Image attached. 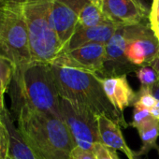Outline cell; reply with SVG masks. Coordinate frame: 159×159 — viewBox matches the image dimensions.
Masks as SVG:
<instances>
[{"mask_svg": "<svg viewBox=\"0 0 159 159\" xmlns=\"http://www.w3.org/2000/svg\"><path fill=\"white\" fill-rule=\"evenodd\" d=\"M10 96L14 115L28 111L62 119L61 98L51 64L32 62L15 67Z\"/></svg>", "mask_w": 159, "mask_h": 159, "instance_id": "obj_1", "label": "cell"}, {"mask_svg": "<svg viewBox=\"0 0 159 159\" xmlns=\"http://www.w3.org/2000/svg\"><path fill=\"white\" fill-rule=\"evenodd\" d=\"M59 96L72 105L97 116H106L127 128L124 113L119 112L108 99L98 75L57 64H51Z\"/></svg>", "mask_w": 159, "mask_h": 159, "instance_id": "obj_2", "label": "cell"}, {"mask_svg": "<svg viewBox=\"0 0 159 159\" xmlns=\"http://www.w3.org/2000/svg\"><path fill=\"white\" fill-rule=\"evenodd\" d=\"M27 0H0V8H6L12 5H22L25 4Z\"/></svg>", "mask_w": 159, "mask_h": 159, "instance_id": "obj_27", "label": "cell"}, {"mask_svg": "<svg viewBox=\"0 0 159 159\" xmlns=\"http://www.w3.org/2000/svg\"><path fill=\"white\" fill-rule=\"evenodd\" d=\"M156 103H157V100L154 98V96L152 94L150 87L140 86L139 92L137 93L136 101H135L134 105L151 110L152 107L155 106Z\"/></svg>", "mask_w": 159, "mask_h": 159, "instance_id": "obj_20", "label": "cell"}, {"mask_svg": "<svg viewBox=\"0 0 159 159\" xmlns=\"http://www.w3.org/2000/svg\"><path fill=\"white\" fill-rule=\"evenodd\" d=\"M14 65L7 58L0 55V108H4V96L9 90L14 73Z\"/></svg>", "mask_w": 159, "mask_h": 159, "instance_id": "obj_18", "label": "cell"}, {"mask_svg": "<svg viewBox=\"0 0 159 159\" xmlns=\"http://www.w3.org/2000/svg\"><path fill=\"white\" fill-rule=\"evenodd\" d=\"M127 39L125 26H120L111 39L106 43V59L98 77L101 79L117 77L135 72L139 67L133 66L126 58L125 49Z\"/></svg>", "mask_w": 159, "mask_h": 159, "instance_id": "obj_9", "label": "cell"}, {"mask_svg": "<svg viewBox=\"0 0 159 159\" xmlns=\"http://www.w3.org/2000/svg\"><path fill=\"white\" fill-rule=\"evenodd\" d=\"M91 2H94V3H98V4H101V1L102 0H90Z\"/></svg>", "mask_w": 159, "mask_h": 159, "instance_id": "obj_33", "label": "cell"}, {"mask_svg": "<svg viewBox=\"0 0 159 159\" xmlns=\"http://www.w3.org/2000/svg\"><path fill=\"white\" fill-rule=\"evenodd\" d=\"M151 89V92L152 94L154 96V98H156L157 101H159V80H158V82L155 83L152 87H150Z\"/></svg>", "mask_w": 159, "mask_h": 159, "instance_id": "obj_28", "label": "cell"}, {"mask_svg": "<svg viewBox=\"0 0 159 159\" xmlns=\"http://www.w3.org/2000/svg\"><path fill=\"white\" fill-rule=\"evenodd\" d=\"M23 5H12L3 9L0 34V55L10 60L15 67L33 62Z\"/></svg>", "mask_w": 159, "mask_h": 159, "instance_id": "obj_5", "label": "cell"}, {"mask_svg": "<svg viewBox=\"0 0 159 159\" xmlns=\"http://www.w3.org/2000/svg\"><path fill=\"white\" fill-rule=\"evenodd\" d=\"M150 112H151L152 116L154 119H156L157 121H159V101H157V103L155 104V106L152 107L150 110Z\"/></svg>", "mask_w": 159, "mask_h": 159, "instance_id": "obj_29", "label": "cell"}, {"mask_svg": "<svg viewBox=\"0 0 159 159\" xmlns=\"http://www.w3.org/2000/svg\"><path fill=\"white\" fill-rule=\"evenodd\" d=\"M127 39L125 55L127 60L138 67L150 66L159 57V41L150 25L141 24L125 26Z\"/></svg>", "mask_w": 159, "mask_h": 159, "instance_id": "obj_7", "label": "cell"}, {"mask_svg": "<svg viewBox=\"0 0 159 159\" xmlns=\"http://www.w3.org/2000/svg\"><path fill=\"white\" fill-rule=\"evenodd\" d=\"M148 19L150 25L159 21V0H152V4Z\"/></svg>", "mask_w": 159, "mask_h": 159, "instance_id": "obj_25", "label": "cell"}, {"mask_svg": "<svg viewBox=\"0 0 159 159\" xmlns=\"http://www.w3.org/2000/svg\"><path fill=\"white\" fill-rule=\"evenodd\" d=\"M33 62L52 64L63 52L52 19V0H27L23 5Z\"/></svg>", "mask_w": 159, "mask_h": 159, "instance_id": "obj_4", "label": "cell"}, {"mask_svg": "<svg viewBox=\"0 0 159 159\" xmlns=\"http://www.w3.org/2000/svg\"><path fill=\"white\" fill-rule=\"evenodd\" d=\"M140 140L141 147L139 151L135 152L136 156H142L148 154L152 149L158 150L156 140L159 137V121L153 117L146 120L137 128Z\"/></svg>", "mask_w": 159, "mask_h": 159, "instance_id": "obj_16", "label": "cell"}, {"mask_svg": "<svg viewBox=\"0 0 159 159\" xmlns=\"http://www.w3.org/2000/svg\"><path fill=\"white\" fill-rule=\"evenodd\" d=\"M70 159H96V157L91 151L84 150L76 146L71 152Z\"/></svg>", "mask_w": 159, "mask_h": 159, "instance_id": "obj_24", "label": "cell"}, {"mask_svg": "<svg viewBox=\"0 0 159 159\" xmlns=\"http://www.w3.org/2000/svg\"><path fill=\"white\" fill-rule=\"evenodd\" d=\"M158 74V77H159V57H157L154 61H152L150 65Z\"/></svg>", "mask_w": 159, "mask_h": 159, "instance_id": "obj_31", "label": "cell"}, {"mask_svg": "<svg viewBox=\"0 0 159 159\" xmlns=\"http://www.w3.org/2000/svg\"><path fill=\"white\" fill-rule=\"evenodd\" d=\"M134 111H133V117H132V121L129 124L130 126L134 127V128H138L142 123H144L146 120L152 118V114L150 112V110L139 107V106H133Z\"/></svg>", "mask_w": 159, "mask_h": 159, "instance_id": "obj_23", "label": "cell"}, {"mask_svg": "<svg viewBox=\"0 0 159 159\" xmlns=\"http://www.w3.org/2000/svg\"><path fill=\"white\" fill-rule=\"evenodd\" d=\"M106 59V44L89 43L71 51H63L52 63L99 75Z\"/></svg>", "mask_w": 159, "mask_h": 159, "instance_id": "obj_8", "label": "cell"}, {"mask_svg": "<svg viewBox=\"0 0 159 159\" xmlns=\"http://www.w3.org/2000/svg\"><path fill=\"white\" fill-rule=\"evenodd\" d=\"M6 159H13V158H12V157H11V155H9V156H8V157H7Z\"/></svg>", "mask_w": 159, "mask_h": 159, "instance_id": "obj_34", "label": "cell"}, {"mask_svg": "<svg viewBox=\"0 0 159 159\" xmlns=\"http://www.w3.org/2000/svg\"><path fill=\"white\" fill-rule=\"evenodd\" d=\"M101 8L107 19L118 26L139 25L148 17L134 0H102Z\"/></svg>", "mask_w": 159, "mask_h": 159, "instance_id": "obj_10", "label": "cell"}, {"mask_svg": "<svg viewBox=\"0 0 159 159\" xmlns=\"http://www.w3.org/2000/svg\"><path fill=\"white\" fill-rule=\"evenodd\" d=\"M0 116L5 122L10 132V155L13 159H37L33 152L25 141L22 134L12 120L11 112L6 107L0 108Z\"/></svg>", "mask_w": 159, "mask_h": 159, "instance_id": "obj_15", "label": "cell"}, {"mask_svg": "<svg viewBox=\"0 0 159 159\" xmlns=\"http://www.w3.org/2000/svg\"><path fill=\"white\" fill-rule=\"evenodd\" d=\"M119 27L120 26L111 23L93 27H83L77 25L72 38L63 51H71L89 43L106 44Z\"/></svg>", "mask_w": 159, "mask_h": 159, "instance_id": "obj_13", "label": "cell"}, {"mask_svg": "<svg viewBox=\"0 0 159 159\" xmlns=\"http://www.w3.org/2000/svg\"><path fill=\"white\" fill-rule=\"evenodd\" d=\"M2 23H3V8H0V34L2 29Z\"/></svg>", "mask_w": 159, "mask_h": 159, "instance_id": "obj_32", "label": "cell"}, {"mask_svg": "<svg viewBox=\"0 0 159 159\" xmlns=\"http://www.w3.org/2000/svg\"><path fill=\"white\" fill-rule=\"evenodd\" d=\"M135 159H143V158H141L140 156H136V158Z\"/></svg>", "mask_w": 159, "mask_h": 159, "instance_id": "obj_35", "label": "cell"}, {"mask_svg": "<svg viewBox=\"0 0 159 159\" xmlns=\"http://www.w3.org/2000/svg\"><path fill=\"white\" fill-rule=\"evenodd\" d=\"M10 132L9 129L0 116V159H6L10 155Z\"/></svg>", "mask_w": 159, "mask_h": 159, "instance_id": "obj_21", "label": "cell"}, {"mask_svg": "<svg viewBox=\"0 0 159 159\" xmlns=\"http://www.w3.org/2000/svg\"><path fill=\"white\" fill-rule=\"evenodd\" d=\"M62 120L67 126L75 145L91 151L93 146L100 142L98 116L75 107L66 99H60Z\"/></svg>", "mask_w": 159, "mask_h": 159, "instance_id": "obj_6", "label": "cell"}, {"mask_svg": "<svg viewBox=\"0 0 159 159\" xmlns=\"http://www.w3.org/2000/svg\"><path fill=\"white\" fill-rule=\"evenodd\" d=\"M135 74L140 83V86L152 87L159 80L157 72L151 66H139L135 71Z\"/></svg>", "mask_w": 159, "mask_h": 159, "instance_id": "obj_19", "label": "cell"}, {"mask_svg": "<svg viewBox=\"0 0 159 159\" xmlns=\"http://www.w3.org/2000/svg\"><path fill=\"white\" fill-rule=\"evenodd\" d=\"M158 152H159V151H158Z\"/></svg>", "mask_w": 159, "mask_h": 159, "instance_id": "obj_36", "label": "cell"}, {"mask_svg": "<svg viewBox=\"0 0 159 159\" xmlns=\"http://www.w3.org/2000/svg\"><path fill=\"white\" fill-rule=\"evenodd\" d=\"M110 23L102 11L101 4L89 2L78 13V25L83 27H93Z\"/></svg>", "mask_w": 159, "mask_h": 159, "instance_id": "obj_17", "label": "cell"}, {"mask_svg": "<svg viewBox=\"0 0 159 159\" xmlns=\"http://www.w3.org/2000/svg\"><path fill=\"white\" fill-rule=\"evenodd\" d=\"M52 19L58 39L65 49L78 25V14L61 0H52Z\"/></svg>", "mask_w": 159, "mask_h": 159, "instance_id": "obj_12", "label": "cell"}, {"mask_svg": "<svg viewBox=\"0 0 159 159\" xmlns=\"http://www.w3.org/2000/svg\"><path fill=\"white\" fill-rule=\"evenodd\" d=\"M92 152L96 159H120L115 150L105 146L101 142H98L93 146Z\"/></svg>", "mask_w": 159, "mask_h": 159, "instance_id": "obj_22", "label": "cell"}, {"mask_svg": "<svg viewBox=\"0 0 159 159\" xmlns=\"http://www.w3.org/2000/svg\"><path fill=\"white\" fill-rule=\"evenodd\" d=\"M150 27H151L152 31L153 32L154 36L156 37V39H157L158 41H159V21H158L157 23L153 24V25H151Z\"/></svg>", "mask_w": 159, "mask_h": 159, "instance_id": "obj_30", "label": "cell"}, {"mask_svg": "<svg viewBox=\"0 0 159 159\" xmlns=\"http://www.w3.org/2000/svg\"><path fill=\"white\" fill-rule=\"evenodd\" d=\"M100 142L105 146L123 152L128 159H135V152L132 151L125 140L121 126L110 118L98 116Z\"/></svg>", "mask_w": 159, "mask_h": 159, "instance_id": "obj_14", "label": "cell"}, {"mask_svg": "<svg viewBox=\"0 0 159 159\" xmlns=\"http://www.w3.org/2000/svg\"><path fill=\"white\" fill-rule=\"evenodd\" d=\"M104 92L111 105L121 113L129 107H133L137 93L130 86L126 74L101 79Z\"/></svg>", "mask_w": 159, "mask_h": 159, "instance_id": "obj_11", "label": "cell"}, {"mask_svg": "<svg viewBox=\"0 0 159 159\" xmlns=\"http://www.w3.org/2000/svg\"><path fill=\"white\" fill-rule=\"evenodd\" d=\"M134 1L149 17L151 8H152V0H134Z\"/></svg>", "mask_w": 159, "mask_h": 159, "instance_id": "obj_26", "label": "cell"}, {"mask_svg": "<svg viewBox=\"0 0 159 159\" xmlns=\"http://www.w3.org/2000/svg\"><path fill=\"white\" fill-rule=\"evenodd\" d=\"M14 116L20 133L37 159H70L76 145L62 119L28 111Z\"/></svg>", "mask_w": 159, "mask_h": 159, "instance_id": "obj_3", "label": "cell"}]
</instances>
